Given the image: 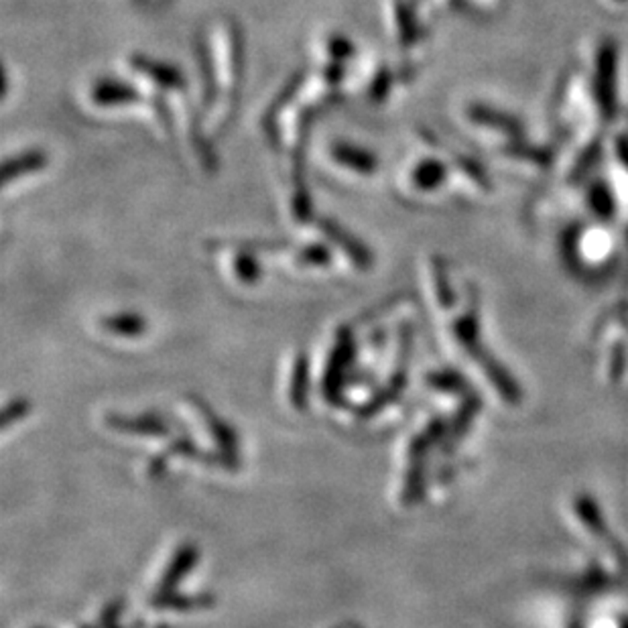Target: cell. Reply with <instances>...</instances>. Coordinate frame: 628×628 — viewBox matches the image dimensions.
<instances>
[{
    "label": "cell",
    "instance_id": "6da1fadb",
    "mask_svg": "<svg viewBox=\"0 0 628 628\" xmlns=\"http://www.w3.org/2000/svg\"><path fill=\"white\" fill-rule=\"evenodd\" d=\"M45 165H47V157H45V153H41V151H27V153H21V155H17V157L6 159L4 167H3L4 186H9V184H12V181L25 178V175H29V173L39 171Z\"/></svg>",
    "mask_w": 628,
    "mask_h": 628
},
{
    "label": "cell",
    "instance_id": "7a4b0ae2",
    "mask_svg": "<svg viewBox=\"0 0 628 628\" xmlns=\"http://www.w3.org/2000/svg\"><path fill=\"white\" fill-rule=\"evenodd\" d=\"M92 100L96 102L98 106H122V104H133L138 100V94L133 87L124 86L120 82H111V79H104V82H98L92 90Z\"/></svg>",
    "mask_w": 628,
    "mask_h": 628
},
{
    "label": "cell",
    "instance_id": "3957f363",
    "mask_svg": "<svg viewBox=\"0 0 628 628\" xmlns=\"http://www.w3.org/2000/svg\"><path fill=\"white\" fill-rule=\"evenodd\" d=\"M334 161H338L340 165L348 167L352 171L360 173H372L376 169V157H372L368 151H364L360 147H354V145L340 143L332 149Z\"/></svg>",
    "mask_w": 628,
    "mask_h": 628
},
{
    "label": "cell",
    "instance_id": "277c9868",
    "mask_svg": "<svg viewBox=\"0 0 628 628\" xmlns=\"http://www.w3.org/2000/svg\"><path fill=\"white\" fill-rule=\"evenodd\" d=\"M133 68L147 76L151 82H155L157 86H163V87L181 86V74L169 63H157L153 60H145V57H135Z\"/></svg>",
    "mask_w": 628,
    "mask_h": 628
},
{
    "label": "cell",
    "instance_id": "5b68a950",
    "mask_svg": "<svg viewBox=\"0 0 628 628\" xmlns=\"http://www.w3.org/2000/svg\"><path fill=\"white\" fill-rule=\"evenodd\" d=\"M445 178H448V167H445L442 161H434V159L421 161V163L415 167V171H413L415 187L421 189V192H426V194L434 192V189H437V187H442Z\"/></svg>",
    "mask_w": 628,
    "mask_h": 628
},
{
    "label": "cell",
    "instance_id": "8992f818",
    "mask_svg": "<svg viewBox=\"0 0 628 628\" xmlns=\"http://www.w3.org/2000/svg\"><path fill=\"white\" fill-rule=\"evenodd\" d=\"M108 327H112L116 332H124V334H136L143 330L141 319L135 316H120V318H112L106 321Z\"/></svg>",
    "mask_w": 628,
    "mask_h": 628
},
{
    "label": "cell",
    "instance_id": "52a82bcc",
    "mask_svg": "<svg viewBox=\"0 0 628 628\" xmlns=\"http://www.w3.org/2000/svg\"><path fill=\"white\" fill-rule=\"evenodd\" d=\"M257 269H254V262L248 259V257H243L238 262V275H240V279H244V281H252L254 277H257Z\"/></svg>",
    "mask_w": 628,
    "mask_h": 628
},
{
    "label": "cell",
    "instance_id": "ba28073f",
    "mask_svg": "<svg viewBox=\"0 0 628 628\" xmlns=\"http://www.w3.org/2000/svg\"><path fill=\"white\" fill-rule=\"evenodd\" d=\"M332 54L335 55V57H338V60H344V57L350 54V51H352V47H350V43L346 41V39H335V41H332Z\"/></svg>",
    "mask_w": 628,
    "mask_h": 628
},
{
    "label": "cell",
    "instance_id": "9c48e42d",
    "mask_svg": "<svg viewBox=\"0 0 628 628\" xmlns=\"http://www.w3.org/2000/svg\"><path fill=\"white\" fill-rule=\"evenodd\" d=\"M604 3L608 6H615V9H624V6H628V0H604Z\"/></svg>",
    "mask_w": 628,
    "mask_h": 628
}]
</instances>
